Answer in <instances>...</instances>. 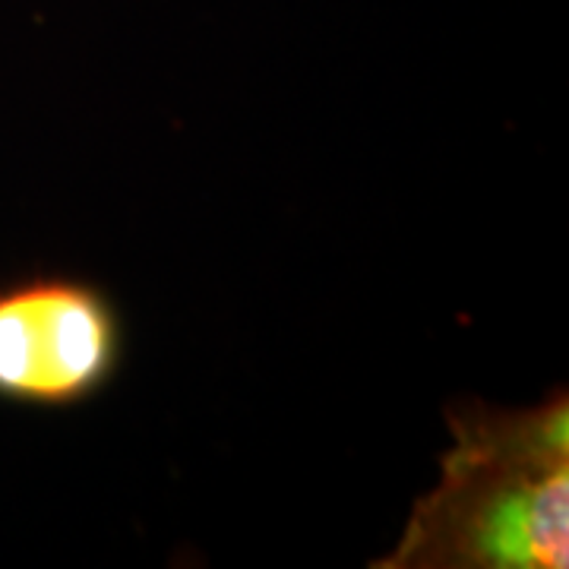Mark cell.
Instances as JSON below:
<instances>
[{"mask_svg": "<svg viewBox=\"0 0 569 569\" xmlns=\"http://www.w3.org/2000/svg\"><path fill=\"white\" fill-rule=\"evenodd\" d=\"M569 402L449 415L437 485L411 507L380 569H567Z\"/></svg>", "mask_w": 569, "mask_h": 569, "instance_id": "1", "label": "cell"}, {"mask_svg": "<svg viewBox=\"0 0 569 569\" xmlns=\"http://www.w3.org/2000/svg\"><path fill=\"white\" fill-rule=\"evenodd\" d=\"M121 355V317L102 288L63 276L0 288V399L80 406L108 387Z\"/></svg>", "mask_w": 569, "mask_h": 569, "instance_id": "2", "label": "cell"}]
</instances>
